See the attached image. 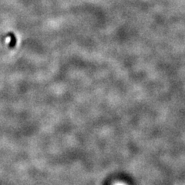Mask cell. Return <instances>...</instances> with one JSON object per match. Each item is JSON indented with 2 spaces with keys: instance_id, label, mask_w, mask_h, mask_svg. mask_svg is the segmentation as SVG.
Listing matches in <instances>:
<instances>
[]
</instances>
